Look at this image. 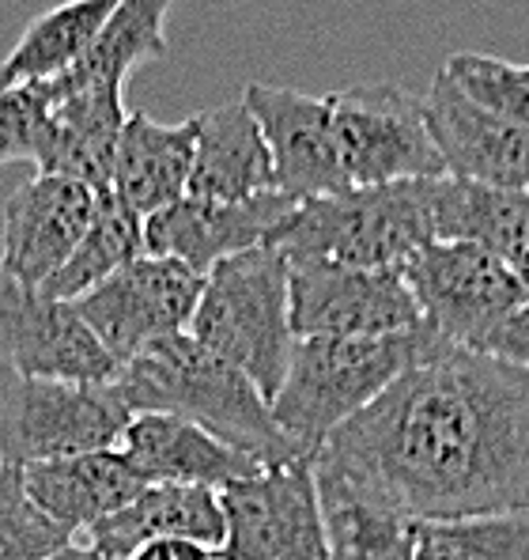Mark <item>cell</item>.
Here are the masks:
<instances>
[{
    "label": "cell",
    "instance_id": "1",
    "mask_svg": "<svg viewBox=\"0 0 529 560\" xmlns=\"http://www.w3.org/2000/svg\"><path fill=\"white\" fill-rule=\"evenodd\" d=\"M310 469L409 523L529 508V372L450 345L344 420Z\"/></svg>",
    "mask_w": 529,
    "mask_h": 560
},
{
    "label": "cell",
    "instance_id": "2",
    "mask_svg": "<svg viewBox=\"0 0 529 560\" xmlns=\"http://www.w3.org/2000/svg\"><path fill=\"white\" fill-rule=\"evenodd\" d=\"M114 390L121 394L129 413L181 417L258 466L310 463L277 428L258 386L201 349L189 334L155 341L152 349L121 364L114 375Z\"/></svg>",
    "mask_w": 529,
    "mask_h": 560
},
{
    "label": "cell",
    "instance_id": "3",
    "mask_svg": "<svg viewBox=\"0 0 529 560\" xmlns=\"http://www.w3.org/2000/svg\"><path fill=\"white\" fill-rule=\"evenodd\" d=\"M450 345L427 323L386 337H307L295 341L287 375L269 401L272 420L303 458L355 413L386 394L412 368L435 360Z\"/></svg>",
    "mask_w": 529,
    "mask_h": 560
},
{
    "label": "cell",
    "instance_id": "4",
    "mask_svg": "<svg viewBox=\"0 0 529 560\" xmlns=\"http://www.w3.org/2000/svg\"><path fill=\"white\" fill-rule=\"evenodd\" d=\"M427 183L349 186L299 201L272 232L269 250L284 261H333L355 269H404L435 238Z\"/></svg>",
    "mask_w": 529,
    "mask_h": 560
},
{
    "label": "cell",
    "instance_id": "5",
    "mask_svg": "<svg viewBox=\"0 0 529 560\" xmlns=\"http://www.w3.org/2000/svg\"><path fill=\"white\" fill-rule=\"evenodd\" d=\"M186 334L272 401L295 349L287 323V261L258 246L212 266Z\"/></svg>",
    "mask_w": 529,
    "mask_h": 560
},
{
    "label": "cell",
    "instance_id": "6",
    "mask_svg": "<svg viewBox=\"0 0 529 560\" xmlns=\"http://www.w3.org/2000/svg\"><path fill=\"white\" fill-rule=\"evenodd\" d=\"M129 406L114 383L23 375L0 364V463L35 466L118 447Z\"/></svg>",
    "mask_w": 529,
    "mask_h": 560
},
{
    "label": "cell",
    "instance_id": "7",
    "mask_svg": "<svg viewBox=\"0 0 529 560\" xmlns=\"http://www.w3.org/2000/svg\"><path fill=\"white\" fill-rule=\"evenodd\" d=\"M420 318L454 349L484 352L492 334L526 303L515 269L481 246L432 238L401 269Z\"/></svg>",
    "mask_w": 529,
    "mask_h": 560
},
{
    "label": "cell",
    "instance_id": "8",
    "mask_svg": "<svg viewBox=\"0 0 529 560\" xmlns=\"http://www.w3.org/2000/svg\"><path fill=\"white\" fill-rule=\"evenodd\" d=\"M329 106L349 186H393L446 175L427 129L424 98L393 84H355L329 95Z\"/></svg>",
    "mask_w": 529,
    "mask_h": 560
},
{
    "label": "cell",
    "instance_id": "9",
    "mask_svg": "<svg viewBox=\"0 0 529 560\" xmlns=\"http://www.w3.org/2000/svg\"><path fill=\"white\" fill-rule=\"evenodd\" d=\"M201 288L204 277L181 261L140 254L103 284L72 300V307L121 368L155 341L186 334Z\"/></svg>",
    "mask_w": 529,
    "mask_h": 560
},
{
    "label": "cell",
    "instance_id": "10",
    "mask_svg": "<svg viewBox=\"0 0 529 560\" xmlns=\"http://www.w3.org/2000/svg\"><path fill=\"white\" fill-rule=\"evenodd\" d=\"M220 560H329L310 463L261 466L220 489Z\"/></svg>",
    "mask_w": 529,
    "mask_h": 560
},
{
    "label": "cell",
    "instance_id": "11",
    "mask_svg": "<svg viewBox=\"0 0 529 560\" xmlns=\"http://www.w3.org/2000/svg\"><path fill=\"white\" fill-rule=\"evenodd\" d=\"M287 323L307 337H386L420 326L401 269H355L333 261H287Z\"/></svg>",
    "mask_w": 529,
    "mask_h": 560
},
{
    "label": "cell",
    "instance_id": "12",
    "mask_svg": "<svg viewBox=\"0 0 529 560\" xmlns=\"http://www.w3.org/2000/svg\"><path fill=\"white\" fill-rule=\"evenodd\" d=\"M0 364L23 375L114 383L118 364L72 303L49 300L0 269Z\"/></svg>",
    "mask_w": 529,
    "mask_h": 560
},
{
    "label": "cell",
    "instance_id": "13",
    "mask_svg": "<svg viewBox=\"0 0 529 560\" xmlns=\"http://www.w3.org/2000/svg\"><path fill=\"white\" fill-rule=\"evenodd\" d=\"M243 103L258 121L264 144H269L277 194L299 205L310 201V197H329L349 189L341 155H337L329 95L314 98L292 92V88L246 84Z\"/></svg>",
    "mask_w": 529,
    "mask_h": 560
},
{
    "label": "cell",
    "instance_id": "14",
    "mask_svg": "<svg viewBox=\"0 0 529 560\" xmlns=\"http://www.w3.org/2000/svg\"><path fill=\"white\" fill-rule=\"evenodd\" d=\"M295 205L284 194H258L246 201H201L181 197L144 220V254L175 258L193 273H209L223 258L269 246Z\"/></svg>",
    "mask_w": 529,
    "mask_h": 560
},
{
    "label": "cell",
    "instance_id": "15",
    "mask_svg": "<svg viewBox=\"0 0 529 560\" xmlns=\"http://www.w3.org/2000/svg\"><path fill=\"white\" fill-rule=\"evenodd\" d=\"M95 194L72 178L35 175L8 197L0 220V269L27 288H43L87 232Z\"/></svg>",
    "mask_w": 529,
    "mask_h": 560
},
{
    "label": "cell",
    "instance_id": "16",
    "mask_svg": "<svg viewBox=\"0 0 529 560\" xmlns=\"http://www.w3.org/2000/svg\"><path fill=\"white\" fill-rule=\"evenodd\" d=\"M49 95L46 121L38 129L31 163L38 175L72 178L87 189H110L118 137L126 126V92L114 88H80L57 92L49 80H38Z\"/></svg>",
    "mask_w": 529,
    "mask_h": 560
},
{
    "label": "cell",
    "instance_id": "17",
    "mask_svg": "<svg viewBox=\"0 0 529 560\" xmlns=\"http://www.w3.org/2000/svg\"><path fill=\"white\" fill-rule=\"evenodd\" d=\"M427 129L443 155L450 178L466 183L529 189V133L518 126L492 118L477 103H469L450 80L435 77L424 98Z\"/></svg>",
    "mask_w": 529,
    "mask_h": 560
},
{
    "label": "cell",
    "instance_id": "18",
    "mask_svg": "<svg viewBox=\"0 0 529 560\" xmlns=\"http://www.w3.org/2000/svg\"><path fill=\"white\" fill-rule=\"evenodd\" d=\"M118 451L148 485H197L220 492L223 485L261 469L216 435L171 413H132L118 435Z\"/></svg>",
    "mask_w": 529,
    "mask_h": 560
},
{
    "label": "cell",
    "instance_id": "19",
    "mask_svg": "<svg viewBox=\"0 0 529 560\" xmlns=\"http://www.w3.org/2000/svg\"><path fill=\"white\" fill-rule=\"evenodd\" d=\"M91 549L106 560H126L140 546L160 538H189L220 549L223 523L220 492L197 485H144L121 512L91 526Z\"/></svg>",
    "mask_w": 529,
    "mask_h": 560
},
{
    "label": "cell",
    "instance_id": "20",
    "mask_svg": "<svg viewBox=\"0 0 529 560\" xmlns=\"http://www.w3.org/2000/svg\"><path fill=\"white\" fill-rule=\"evenodd\" d=\"M193 167H189L186 197L201 201H246V197L272 194V155L258 121L246 103H220L197 114Z\"/></svg>",
    "mask_w": 529,
    "mask_h": 560
},
{
    "label": "cell",
    "instance_id": "21",
    "mask_svg": "<svg viewBox=\"0 0 529 560\" xmlns=\"http://www.w3.org/2000/svg\"><path fill=\"white\" fill-rule=\"evenodd\" d=\"M23 485L38 512L54 518L61 530L77 534L121 512L148 481L121 458L118 447H110L23 466Z\"/></svg>",
    "mask_w": 529,
    "mask_h": 560
},
{
    "label": "cell",
    "instance_id": "22",
    "mask_svg": "<svg viewBox=\"0 0 529 560\" xmlns=\"http://www.w3.org/2000/svg\"><path fill=\"white\" fill-rule=\"evenodd\" d=\"M193 118L178 121V126H163L152 114L129 110L118 137L110 189L140 220L181 201L189 183V167H193Z\"/></svg>",
    "mask_w": 529,
    "mask_h": 560
},
{
    "label": "cell",
    "instance_id": "23",
    "mask_svg": "<svg viewBox=\"0 0 529 560\" xmlns=\"http://www.w3.org/2000/svg\"><path fill=\"white\" fill-rule=\"evenodd\" d=\"M432 228L443 243L481 246L518 269L529 258V189H499L466 178H432Z\"/></svg>",
    "mask_w": 529,
    "mask_h": 560
},
{
    "label": "cell",
    "instance_id": "24",
    "mask_svg": "<svg viewBox=\"0 0 529 560\" xmlns=\"http://www.w3.org/2000/svg\"><path fill=\"white\" fill-rule=\"evenodd\" d=\"M175 0H118L114 15L98 38L87 46L72 69L54 77L57 92H80V88H114L126 92L137 65L155 61L167 54V15Z\"/></svg>",
    "mask_w": 529,
    "mask_h": 560
},
{
    "label": "cell",
    "instance_id": "25",
    "mask_svg": "<svg viewBox=\"0 0 529 560\" xmlns=\"http://www.w3.org/2000/svg\"><path fill=\"white\" fill-rule=\"evenodd\" d=\"M140 254H144V220L114 189H98L87 232L80 235L69 261L38 292L49 295V300L72 303L95 284H103L106 277L118 273L121 266H129L132 258H140Z\"/></svg>",
    "mask_w": 529,
    "mask_h": 560
},
{
    "label": "cell",
    "instance_id": "26",
    "mask_svg": "<svg viewBox=\"0 0 529 560\" xmlns=\"http://www.w3.org/2000/svg\"><path fill=\"white\" fill-rule=\"evenodd\" d=\"M114 8H118V0H64V4L35 15L8 54V61H0L8 80L12 84H38V80L61 77L87 54V46L106 27Z\"/></svg>",
    "mask_w": 529,
    "mask_h": 560
},
{
    "label": "cell",
    "instance_id": "27",
    "mask_svg": "<svg viewBox=\"0 0 529 560\" xmlns=\"http://www.w3.org/2000/svg\"><path fill=\"white\" fill-rule=\"evenodd\" d=\"M321 523H326L329 560H412L416 523L355 497L341 485L318 481Z\"/></svg>",
    "mask_w": 529,
    "mask_h": 560
},
{
    "label": "cell",
    "instance_id": "28",
    "mask_svg": "<svg viewBox=\"0 0 529 560\" xmlns=\"http://www.w3.org/2000/svg\"><path fill=\"white\" fill-rule=\"evenodd\" d=\"M412 560H529V508L416 523Z\"/></svg>",
    "mask_w": 529,
    "mask_h": 560
},
{
    "label": "cell",
    "instance_id": "29",
    "mask_svg": "<svg viewBox=\"0 0 529 560\" xmlns=\"http://www.w3.org/2000/svg\"><path fill=\"white\" fill-rule=\"evenodd\" d=\"M443 77L492 118L529 133V65H510L492 54H454Z\"/></svg>",
    "mask_w": 529,
    "mask_h": 560
},
{
    "label": "cell",
    "instance_id": "30",
    "mask_svg": "<svg viewBox=\"0 0 529 560\" xmlns=\"http://www.w3.org/2000/svg\"><path fill=\"white\" fill-rule=\"evenodd\" d=\"M69 541L72 534L46 518L27 497L23 469L0 463V560H49Z\"/></svg>",
    "mask_w": 529,
    "mask_h": 560
},
{
    "label": "cell",
    "instance_id": "31",
    "mask_svg": "<svg viewBox=\"0 0 529 560\" xmlns=\"http://www.w3.org/2000/svg\"><path fill=\"white\" fill-rule=\"evenodd\" d=\"M49 95L43 84H15L0 92V167L35 155L38 129L46 121Z\"/></svg>",
    "mask_w": 529,
    "mask_h": 560
},
{
    "label": "cell",
    "instance_id": "32",
    "mask_svg": "<svg viewBox=\"0 0 529 560\" xmlns=\"http://www.w3.org/2000/svg\"><path fill=\"white\" fill-rule=\"evenodd\" d=\"M484 352H487V357L507 360V364L526 368V372H529V303H522V307H518L507 323L495 329L492 341L484 345Z\"/></svg>",
    "mask_w": 529,
    "mask_h": 560
},
{
    "label": "cell",
    "instance_id": "33",
    "mask_svg": "<svg viewBox=\"0 0 529 560\" xmlns=\"http://www.w3.org/2000/svg\"><path fill=\"white\" fill-rule=\"evenodd\" d=\"M126 560H220V549L201 546V541H189V538H160L140 546Z\"/></svg>",
    "mask_w": 529,
    "mask_h": 560
},
{
    "label": "cell",
    "instance_id": "34",
    "mask_svg": "<svg viewBox=\"0 0 529 560\" xmlns=\"http://www.w3.org/2000/svg\"><path fill=\"white\" fill-rule=\"evenodd\" d=\"M49 560H106V557H98L91 546H72V541H69V546L57 549V553L49 557Z\"/></svg>",
    "mask_w": 529,
    "mask_h": 560
},
{
    "label": "cell",
    "instance_id": "35",
    "mask_svg": "<svg viewBox=\"0 0 529 560\" xmlns=\"http://www.w3.org/2000/svg\"><path fill=\"white\" fill-rule=\"evenodd\" d=\"M515 277H518V284H522V292H526V303H529V258L522 261V266L515 269Z\"/></svg>",
    "mask_w": 529,
    "mask_h": 560
},
{
    "label": "cell",
    "instance_id": "36",
    "mask_svg": "<svg viewBox=\"0 0 529 560\" xmlns=\"http://www.w3.org/2000/svg\"><path fill=\"white\" fill-rule=\"evenodd\" d=\"M8 88H15L12 80H8V72H4V65H0V92H8Z\"/></svg>",
    "mask_w": 529,
    "mask_h": 560
}]
</instances>
